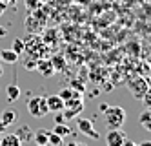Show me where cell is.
Masks as SVG:
<instances>
[{
	"label": "cell",
	"mask_w": 151,
	"mask_h": 146,
	"mask_svg": "<svg viewBox=\"0 0 151 146\" xmlns=\"http://www.w3.org/2000/svg\"><path fill=\"white\" fill-rule=\"evenodd\" d=\"M47 135H49V131L44 130V128H38L33 131V141L35 144H47Z\"/></svg>",
	"instance_id": "5bb4252c"
},
{
	"label": "cell",
	"mask_w": 151,
	"mask_h": 146,
	"mask_svg": "<svg viewBox=\"0 0 151 146\" xmlns=\"http://www.w3.org/2000/svg\"><path fill=\"white\" fill-rule=\"evenodd\" d=\"M138 146H151V141H144V142H140Z\"/></svg>",
	"instance_id": "f1b7e54d"
},
{
	"label": "cell",
	"mask_w": 151,
	"mask_h": 146,
	"mask_svg": "<svg viewBox=\"0 0 151 146\" xmlns=\"http://www.w3.org/2000/svg\"><path fill=\"white\" fill-rule=\"evenodd\" d=\"M122 146H138V144H135L133 141H129V139L126 137V141H124V144H122Z\"/></svg>",
	"instance_id": "d4e9b609"
},
{
	"label": "cell",
	"mask_w": 151,
	"mask_h": 146,
	"mask_svg": "<svg viewBox=\"0 0 151 146\" xmlns=\"http://www.w3.org/2000/svg\"><path fill=\"white\" fill-rule=\"evenodd\" d=\"M0 141H2V137H0Z\"/></svg>",
	"instance_id": "d6a6232c"
},
{
	"label": "cell",
	"mask_w": 151,
	"mask_h": 146,
	"mask_svg": "<svg viewBox=\"0 0 151 146\" xmlns=\"http://www.w3.org/2000/svg\"><path fill=\"white\" fill-rule=\"evenodd\" d=\"M62 142H64V137L57 135L55 131H49V135H47V144L49 146H62Z\"/></svg>",
	"instance_id": "e0dca14e"
},
{
	"label": "cell",
	"mask_w": 151,
	"mask_h": 146,
	"mask_svg": "<svg viewBox=\"0 0 151 146\" xmlns=\"http://www.w3.org/2000/svg\"><path fill=\"white\" fill-rule=\"evenodd\" d=\"M53 131H55L57 135H60V137H68L71 133V128L66 124V122H62V124H55V130Z\"/></svg>",
	"instance_id": "2e32d148"
},
{
	"label": "cell",
	"mask_w": 151,
	"mask_h": 146,
	"mask_svg": "<svg viewBox=\"0 0 151 146\" xmlns=\"http://www.w3.org/2000/svg\"><path fill=\"white\" fill-rule=\"evenodd\" d=\"M17 135L18 139L22 141V142H27V141H33V130H31L27 124H22L18 130H17Z\"/></svg>",
	"instance_id": "7c38bea8"
},
{
	"label": "cell",
	"mask_w": 151,
	"mask_h": 146,
	"mask_svg": "<svg viewBox=\"0 0 151 146\" xmlns=\"http://www.w3.org/2000/svg\"><path fill=\"white\" fill-rule=\"evenodd\" d=\"M11 49H13L15 53H18V55H20V53H22V51L26 49V44H24V40L15 38V40H13V48H11Z\"/></svg>",
	"instance_id": "d6986e66"
},
{
	"label": "cell",
	"mask_w": 151,
	"mask_h": 146,
	"mask_svg": "<svg viewBox=\"0 0 151 146\" xmlns=\"http://www.w3.org/2000/svg\"><path fill=\"white\" fill-rule=\"evenodd\" d=\"M82 111H84V100L77 93H73V97L68 99L66 102H64L62 113H64V117H66V119H75L77 115H80Z\"/></svg>",
	"instance_id": "3957f363"
},
{
	"label": "cell",
	"mask_w": 151,
	"mask_h": 146,
	"mask_svg": "<svg viewBox=\"0 0 151 146\" xmlns=\"http://www.w3.org/2000/svg\"><path fill=\"white\" fill-rule=\"evenodd\" d=\"M27 111H29V115L35 117V119H44L49 113L46 97H40V95L38 97H31L27 100Z\"/></svg>",
	"instance_id": "7a4b0ae2"
},
{
	"label": "cell",
	"mask_w": 151,
	"mask_h": 146,
	"mask_svg": "<svg viewBox=\"0 0 151 146\" xmlns=\"http://www.w3.org/2000/svg\"><path fill=\"white\" fill-rule=\"evenodd\" d=\"M66 146H88V144H84V142H77V141H69Z\"/></svg>",
	"instance_id": "603a6c76"
},
{
	"label": "cell",
	"mask_w": 151,
	"mask_h": 146,
	"mask_svg": "<svg viewBox=\"0 0 151 146\" xmlns=\"http://www.w3.org/2000/svg\"><path fill=\"white\" fill-rule=\"evenodd\" d=\"M6 93H7V100H9V102H15L17 99H20V86L9 84V86L6 88Z\"/></svg>",
	"instance_id": "9a60e30c"
},
{
	"label": "cell",
	"mask_w": 151,
	"mask_h": 146,
	"mask_svg": "<svg viewBox=\"0 0 151 146\" xmlns=\"http://www.w3.org/2000/svg\"><path fill=\"white\" fill-rule=\"evenodd\" d=\"M75 122H77V128H78V131L80 133H84L86 137H89V139H100V133L95 130V126H93V121L91 119H86V117H75Z\"/></svg>",
	"instance_id": "277c9868"
},
{
	"label": "cell",
	"mask_w": 151,
	"mask_h": 146,
	"mask_svg": "<svg viewBox=\"0 0 151 146\" xmlns=\"http://www.w3.org/2000/svg\"><path fill=\"white\" fill-rule=\"evenodd\" d=\"M129 86H131V93L137 99H142L149 92V82L146 81V78H142V77H137V81H133Z\"/></svg>",
	"instance_id": "8992f818"
},
{
	"label": "cell",
	"mask_w": 151,
	"mask_h": 146,
	"mask_svg": "<svg viewBox=\"0 0 151 146\" xmlns=\"http://www.w3.org/2000/svg\"><path fill=\"white\" fill-rule=\"evenodd\" d=\"M6 33H7V29H6V28H2V26H0V38H2V37L6 35Z\"/></svg>",
	"instance_id": "4316f807"
},
{
	"label": "cell",
	"mask_w": 151,
	"mask_h": 146,
	"mask_svg": "<svg viewBox=\"0 0 151 146\" xmlns=\"http://www.w3.org/2000/svg\"><path fill=\"white\" fill-rule=\"evenodd\" d=\"M138 124L142 126L146 131H151V111L149 110H144L138 117Z\"/></svg>",
	"instance_id": "4fadbf2b"
},
{
	"label": "cell",
	"mask_w": 151,
	"mask_h": 146,
	"mask_svg": "<svg viewBox=\"0 0 151 146\" xmlns=\"http://www.w3.org/2000/svg\"><path fill=\"white\" fill-rule=\"evenodd\" d=\"M124 141H126V133L120 128L107 130V133H106V144L107 146H122Z\"/></svg>",
	"instance_id": "5b68a950"
},
{
	"label": "cell",
	"mask_w": 151,
	"mask_h": 146,
	"mask_svg": "<svg viewBox=\"0 0 151 146\" xmlns=\"http://www.w3.org/2000/svg\"><path fill=\"white\" fill-rule=\"evenodd\" d=\"M0 146H24V142L18 139L17 133H6L0 141Z\"/></svg>",
	"instance_id": "9c48e42d"
},
{
	"label": "cell",
	"mask_w": 151,
	"mask_h": 146,
	"mask_svg": "<svg viewBox=\"0 0 151 146\" xmlns=\"http://www.w3.org/2000/svg\"><path fill=\"white\" fill-rule=\"evenodd\" d=\"M51 64H53V68H55V71L62 70L64 66H66V60H64V57H55V59H49Z\"/></svg>",
	"instance_id": "ffe728a7"
},
{
	"label": "cell",
	"mask_w": 151,
	"mask_h": 146,
	"mask_svg": "<svg viewBox=\"0 0 151 146\" xmlns=\"http://www.w3.org/2000/svg\"><path fill=\"white\" fill-rule=\"evenodd\" d=\"M106 108H107V104H100V106H99V110H100V111H104Z\"/></svg>",
	"instance_id": "f546056e"
},
{
	"label": "cell",
	"mask_w": 151,
	"mask_h": 146,
	"mask_svg": "<svg viewBox=\"0 0 151 146\" xmlns=\"http://www.w3.org/2000/svg\"><path fill=\"white\" fill-rule=\"evenodd\" d=\"M6 130H7V126L4 124V122H2V121H0V135H2V133H4Z\"/></svg>",
	"instance_id": "484cf974"
},
{
	"label": "cell",
	"mask_w": 151,
	"mask_h": 146,
	"mask_svg": "<svg viewBox=\"0 0 151 146\" xmlns=\"http://www.w3.org/2000/svg\"><path fill=\"white\" fill-rule=\"evenodd\" d=\"M2 73H4V68H2V64H0V77H2Z\"/></svg>",
	"instance_id": "4dcf8cb0"
},
{
	"label": "cell",
	"mask_w": 151,
	"mask_h": 146,
	"mask_svg": "<svg viewBox=\"0 0 151 146\" xmlns=\"http://www.w3.org/2000/svg\"><path fill=\"white\" fill-rule=\"evenodd\" d=\"M4 9H6V4H2V2H0V17L4 15Z\"/></svg>",
	"instance_id": "83f0119b"
},
{
	"label": "cell",
	"mask_w": 151,
	"mask_h": 146,
	"mask_svg": "<svg viewBox=\"0 0 151 146\" xmlns=\"http://www.w3.org/2000/svg\"><path fill=\"white\" fill-rule=\"evenodd\" d=\"M73 93H75V89H73V88H62V89H60V93H58V97L64 100V102H66L68 99L73 97Z\"/></svg>",
	"instance_id": "ac0fdd59"
},
{
	"label": "cell",
	"mask_w": 151,
	"mask_h": 146,
	"mask_svg": "<svg viewBox=\"0 0 151 146\" xmlns=\"http://www.w3.org/2000/svg\"><path fill=\"white\" fill-rule=\"evenodd\" d=\"M71 86H73V89H78V92H84V86H82V84H78V82H73Z\"/></svg>",
	"instance_id": "cb8c5ba5"
},
{
	"label": "cell",
	"mask_w": 151,
	"mask_h": 146,
	"mask_svg": "<svg viewBox=\"0 0 151 146\" xmlns=\"http://www.w3.org/2000/svg\"><path fill=\"white\" fill-rule=\"evenodd\" d=\"M62 122H66V117H64L62 111H57V115H55V124H62Z\"/></svg>",
	"instance_id": "7402d4cb"
},
{
	"label": "cell",
	"mask_w": 151,
	"mask_h": 146,
	"mask_svg": "<svg viewBox=\"0 0 151 146\" xmlns=\"http://www.w3.org/2000/svg\"><path fill=\"white\" fill-rule=\"evenodd\" d=\"M24 68H26V70H31V71L37 70V60H35L33 57H27V59L24 60Z\"/></svg>",
	"instance_id": "44dd1931"
},
{
	"label": "cell",
	"mask_w": 151,
	"mask_h": 146,
	"mask_svg": "<svg viewBox=\"0 0 151 146\" xmlns=\"http://www.w3.org/2000/svg\"><path fill=\"white\" fill-rule=\"evenodd\" d=\"M18 59H20V55L15 53L13 49H2L0 51V60H4L6 64H15V62H18Z\"/></svg>",
	"instance_id": "30bf717a"
},
{
	"label": "cell",
	"mask_w": 151,
	"mask_h": 146,
	"mask_svg": "<svg viewBox=\"0 0 151 146\" xmlns=\"http://www.w3.org/2000/svg\"><path fill=\"white\" fill-rule=\"evenodd\" d=\"M46 102H47V110L53 111V113H57V111H62L64 110V100L58 97V93L46 97Z\"/></svg>",
	"instance_id": "ba28073f"
},
{
	"label": "cell",
	"mask_w": 151,
	"mask_h": 146,
	"mask_svg": "<svg viewBox=\"0 0 151 146\" xmlns=\"http://www.w3.org/2000/svg\"><path fill=\"white\" fill-rule=\"evenodd\" d=\"M126 110L122 106H109L104 110V122H106V128L107 130H113V128H122V124L126 122Z\"/></svg>",
	"instance_id": "6da1fadb"
},
{
	"label": "cell",
	"mask_w": 151,
	"mask_h": 146,
	"mask_svg": "<svg viewBox=\"0 0 151 146\" xmlns=\"http://www.w3.org/2000/svg\"><path fill=\"white\" fill-rule=\"evenodd\" d=\"M17 117H18V113L15 110H4L2 115H0V121H2L6 126H11V124L17 122Z\"/></svg>",
	"instance_id": "8fae6325"
},
{
	"label": "cell",
	"mask_w": 151,
	"mask_h": 146,
	"mask_svg": "<svg viewBox=\"0 0 151 146\" xmlns=\"http://www.w3.org/2000/svg\"><path fill=\"white\" fill-rule=\"evenodd\" d=\"M37 70H38V73H40L42 77H46V78L55 75V68H53V64H51V60H49V59L38 60V62H37Z\"/></svg>",
	"instance_id": "52a82bcc"
},
{
	"label": "cell",
	"mask_w": 151,
	"mask_h": 146,
	"mask_svg": "<svg viewBox=\"0 0 151 146\" xmlns=\"http://www.w3.org/2000/svg\"><path fill=\"white\" fill-rule=\"evenodd\" d=\"M37 146H47V144H37Z\"/></svg>",
	"instance_id": "1f68e13d"
}]
</instances>
